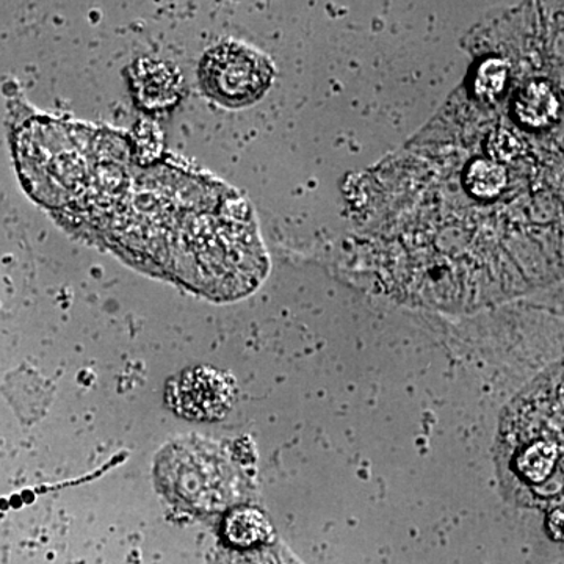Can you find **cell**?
Segmentation results:
<instances>
[{
	"label": "cell",
	"mask_w": 564,
	"mask_h": 564,
	"mask_svg": "<svg viewBox=\"0 0 564 564\" xmlns=\"http://www.w3.org/2000/svg\"><path fill=\"white\" fill-rule=\"evenodd\" d=\"M562 525H563V508H555V511H552L549 514V530L554 536H562Z\"/></svg>",
	"instance_id": "8992f818"
},
{
	"label": "cell",
	"mask_w": 564,
	"mask_h": 564,
	"mask_svg": "<svg viewBox=\"0 0 564 564\" xmlns=\"http://www.w3.org/2000/svg\"><path fill=\"white\" fill-rule=\"evenodd\" d=\"M169 403L182 417L220 421L236 403L237 384L231 375L214 367L185 370L169 386Z\"/></svg>",
	"instance_id": "3957f363"
},
{
	"label": "cell",
	"mask_w": 564,
	"mask_h": 564,
	"mask_svg": "<svg viewBox=\"0 0 564 564\" xmlns=\"http://www.w3.org/2000/svg\"><path fill=\"white\" fill-rule=\"evenodd\" d=\"M273 80L272 61L261 51L237 41L212 47L199 65L204 93L228 109H243L261 101Z\"/></svg>",
	"instance_id": "7a4b0ae2"
},
{
	"label": "cell",
	"mask_w": 564,
	"mask_h": 564,
	"mask_svg": "<svg viewBox=\"0 0 564 564\" xmlns=\"http://www.w3.org/2000/svg\"><path fill=\"white\" fill-rule=\"evenodd\" d=\"M524 413H516L521 423L511 419L510 459L508 467L519 488L536 499L562 497L563 489V399L562 388L545 400L543 410H533L532 399Z\"/></svg>",
	"instance_id": "6da1fadb"
},
{
	"label": "cell",
	"mask_w": 564,
	"mask_h": 564,
	"mask_svg": "<svg viewBox=\"0 0 564 564\" xmlns=\"http://www.w3.org/2000/svg\"><path fill=\"white\" fill-rule=\"evenodd\" d=\"M176 73L165 63L140 62V68L137 70L140 93L147 102L169 101V96L176 91Z\"/></svg>",
	"instance_id": "5b68a950"
},
{
	"label": "cell",
	"mask_w": 564,
	"mask_h": 564,
	"mask_svg": "<svg viewBox=\"0 0 564 564\" xmlns=\"http://www.w3.org/2000/svg\"><path fill=\"white\" fill-rule=\"evenodd\" d=\"M225 532L232 544L251 547L270 540L272 525L262 511L256 508H239L226 519Z\"/></svg>",
	"instance_id": "277c9868"
}]
</instances>
